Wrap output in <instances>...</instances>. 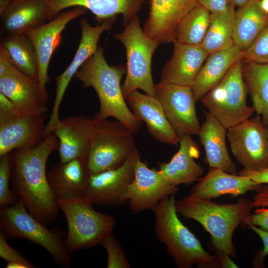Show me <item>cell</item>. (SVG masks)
<instances>
[{"instance_id": "cell-1", "label": "cell", "mask_w": 268, "mask_h": 268, "mask_svg": "<svg viewBox=\"0 0 268 268\" xmlns=\"http://www.w3.org/2000/svg\"><path fill=\"white\" fill-rule=\"evenodd\" d=\"M59 142L57 135L52 133L38 145L13 152L10 178L12 192L23 201L29 213L46 225L56 221L60 210L46 171L48 157L58 150Z\"/></svg>"}, {"instance_id": "cell-2", "label": "cell", "mask_w": 268, "mask_h": 268, "mask_svg": "<svg viewBox=\"0 0 268 268\" xmlns=\"http://www.w3.org/2000/svg\"><path fill=\"white\" fill-rule=\"evenodd\" d=\"M126 71L123 65L109 66L103 49L99 45L95 53L85 61L74 76L83 83V87H92L97 93L100 109L94 118L113 117L135 134L140 130L142 122L128 107L123 95L121 80Z\"/></svg>"}, {"instance_id": "cell-3", "label": "cell", "mask_w": 268, "mask_h": 268, "mask_svg": "<svg viewBox=\"0 0 268 268\" xmlns=\"http://www.w3.org/2000/svg\"><path fill=\"white\" fill-rule=\"evenodd\" d=\"M251 202L252 200L241 199L236 203L218 204L210 199L189 195L176 201L175 207L178 214L202 226L220 253L233 257V233L239 225L249 221L254 208Z\"/></svg>"}, {"instance_id": "cell-4", "label": "cell", "mask_w": 268, "mask_h": 268, "mask_svg": "<svg viewBox=\"0 0 268 268\" xmlns=\"http://www.w3.org/2000/svg\"><path fill=\"white\" fill-rule=\"evenodd\" d=\"M175 195L161 200L152 209L154 231L158 240L167 248L176 266L190 268L219 266L216 257L206 252L199 239L180 220L175 207Z\"/></svg>"}, {"instance_id": "cell-5", "label": "cell", "mask_w": 268, "mask_h": 268, "mask_svg": "<svg viewBox=\"0 0 268 268\" xmlns=\"http://www.w3.org/2000/svg\"><path fill=\"white\" fill-rule=\"evenodd\" d=\"M46 226L29 213L21 199L0 209V232L6 240L27 239L46 250L57 265L69 267L72 252L61 231L50 230Z\"/></svg>"}, {"instance_id": "cell-6", "label": "cell", "mask_w": 268, "mask_h": 268, "mask_svg": "<svg viewBox=\"0 0 268 268\" xmlns=\"http://www.w3.org/2000/svg\"><path fill=\"white\" fill-rule=\"evenodd\" d=\"M126 52V75L122 90L126 100L132 92L141 89L156 96L151 72V61L160 43L148 36L141 28L137 15L126 24L123 31L113 35Z\"/></svg>"}, {"instance_id": "cell-7", "label": "cell", "mask_w": 268, "mask_h": 268, "mask_svg": "<svg viewBox=\"0 0 268 268\" xmlns=\"http://www.w3.org/2000/svg\"><path fill=\"white\" fill-rule=\"evenodd\" d=\"M57 204L67 222L65 241L72 252L101 244L113 233L116 223L114 217L96 211L84 197L58 200Z\"/></svg>"}, {"instance_id": "cell-8", "label": "cell", "mask_w": 268, "mask_h": 268, "mask_svg": "<svg viewBox=\"0 0 268 268\" xmlns=\"http://www.w3.org/2000/svg\"><path fill=\"white\" fill-rule=\"evenodd\" d=\"M242 67V60L235 64L200 100L207 112L227 130L250 118L255 112L247 103L248 92Z\"/></svg>"}, {"instance_id": "cell-9", "label": "cell", "mask_w": 268, "mask_h": 268, "mask_svg": "<svg viewBox=\"0 0 268 268\" xmlns=\"http://www.w3.org/2000/svg\"><path fill=\"white\" fill-rule=\"evenodd\" d=\"M87 163L91 175L119 167L136 150L134 134L117 121L93 118Z\"/></svg>"}, {"instance_id": "cell-10", "label": "cell", "mask_w": 268, "mask_h": 268, "mask_svg": "<svg viewBox=\"0 0 268 268\" xmlns=\"http://www.w3.org/2000/svg\"><path fill=\"white\" fill-rule=\"evenodd\" d=\"M227 138L233 156L244 169L268 168V127L259 115L228 129Z\"/></svg>"}, {"instance_id": "cell-11", "label": "cell", "mask_w": 268, "mask_h": 268, "mask_svg": "<svg viewBox=\"0 0 268 268\" xmlns=\"http://www.w3.org/2000/svg\"><path fill=\"white\" fill-rule=\"evenodd\" d=\"M155 89L156 97L179 139L185 135H198L201 125L191 87L160 81Z\"/></svg>"}, {"instance_id": "cell-12", "label": "cell", "mask_w": 268, "mask_h": 268, "mask_svg": "<svg viewBox=\"0 0 268 268\" xmlns=\"http://www.w3.org/2000/svg\"><path fill=\"white\" fill-rule=\"evenodd\" d=\"M116 19V17L99 22L94 26L90 25L86 18L80 19L81 37L78 49L68 67L56 78V97L49 120L46 124L45 135L53 133L60 122V107L71 78L85 61L97 51L101 35L112 28Z\"/></svg>"}, {"instance_id": "cell-13", "label": "cell", "mask_w": 268, "mask_h": 268, "mask_svg": "<svg viewBox=\"0 0 268 268\" xmlns=\"http://www.w3.org/2000/svg\"><path fill=\"white\" fill-rule=\"evenodd\" d=\"M87 9L74 7L60 13L56 17L39 26L25 32L31 40L36 53L38 78L43 97L48 102L46 86L50 82L48 67L52 55L60 44L62 33L72 20L84 14Z\"/></svg>"}, {"instance_id": "cell-14", "label": "cell", "mask_w": 268, "mask_h": 268, "mask_svg": "<svg viewBox=\"0 0 268 268\" xmlns=\"http://www.w3.org/2000/svg\"><path fill=\"white\" fill-rule=\"evenodd\" d=\"M139 156L136 149L119 167L91 175L84 198L93 205L115 206L128 202V189Z\"/></svg>"}, {"instance_id": "cell-15", "label": "cell", "mask_w": 268, "mask_h": 268, "mask_svg": "<svg viewBox=\"0 0 268 268\" xmlns=\"http://www.w3.org/2000/svg\"><path fill=\"white\" fill-rule=\"evenodd\" d=\"M178 189L158 170L148 168L139 156L135 164L134 179L128 189V202L134 213L152 210L163 198L175 195Z\"/></svg>"}, {"instance_id": "cell-16", "label": "cell", "mask_w": 268, "mask_h": 268, "mask_svg": "<svg viewBox=\"0 0 268 268\" xmlns=\"http://www.w3.org/2000/svg\"><path fill=\"white\" fill-rule=\"evenodd\" d=\"M198 4L197 0H150L143 30L160 44L173 42L179 24Z\"/></svg>"}, {"instance_id": "cell-17", "label": "cell", "mask_w": 268, "mask_h": 268, "mask_svg": "<svg viewBox=\"0 0 268 268\" xmlns=\"http://www.w3.org/2000/svg\"><path fill=\"white\" fill-rule=\"evenodd\" d=\"M0 93L13 103L20 115L43 114L48 111L38 79L16 67L0 77Z\"/></svg>"}, {"instance_id": "cell-18", "label": "cell", "mask_w": 268, "mask_h": 268, "mask_svg": "<svg viewBox=\"0 0 268 268\" xmlns=\"http://www.w3.org/2000/svg\"><path fill=\"white\" fill-rule=\"evenodd\" d=\"M60 160L66 162L88 156L94 133L93 119L80 115L65 118L55 128Z\"/></svg>"}, {"instance_id": "cell-19", "label": "cell", "mask_w": 268, "mask_h": 268, "mask_svg": "<svg viewBox=\"0 0 268 268\" xmlns=\"http://www.w3.org/2000/svg\"><path fill=\"white\" fill-rule=\"evenodd\" d=\"M173 43V56L161 70L160 81L192 87L209 53L201 45Z\"/></svg>"}, {"instance_id": "cell-20", "label": "cell", "mask_w": 268, "mask_h": 268, "mask_svg": "<svg viewBox=\"0 0 268 268\" xmlns=\"http://www.w3.org/2000/svg\"><path fill=\"white\" fill-rule=\"evenodd\" d=\"M90 173L87 157L60 162L47 174L51 191L57 200L84 197Z\"/></svg>"}, {"instance_id": "cell-21", "label": "cell", "mask_w": 268, "mask_h": 268, "mask_svg": "<svg viewBox=\"0 0 268 268\" xmlns=\"http://www.w3.org/2000/svg\"><path fill=\"white\" fill-rule=\"evenodd\" d=\"M46 114L21 115L0 124V156L17 149L40 144L44 135Z\"/></svg>"}, {"instance_id": "cell-22", "label": "cell", "mask_w": 268, "mask_h": 268, "mask_svg": "<svg viewBox=\"0 0 268 268\" xmlns=\"http://www.w3.org/2000/svg\"><path fill=\"white\" fill-rule=\"evenodd\" d=\"M131 110L144 122L150 134L160 142L177 145L180 139L168 121L156 96L132 92L126 99Z\"/></svg>"}, {"instance_id": "cell-23", "label": "cell", "mask_w": 268, "mask_h": 268, "mask_svg": "<svg viewBox=\"0 0 268 268\" xmlns=\"http://www.w3.org/2000/svg\"><path fill=\"white\" fill-rule=\"evenodd\" d=\"M146 0H45L50 20L68 8L81 6L90 10L98 22L121 14L127 24L137 15Z\"/></svg>"}, {"instance_id": "cell-24", "label": "cell", "mask_w": 268, "mask_h": 268, "mask_svg": "<svg viewBox=\"0 0 268 268\" xmlns=\"http://www.w3.org/2000/svg\"><path fill=\"white\" fill-rule=\"evenodd\" d=\"M179 143V150L169 162L159 163V172L176 187L198 181L204 173L202 167L196 161L200 156V149L192 136H184Z\"/></svg>"}, {"instance_id": "cell-25", "label": "cell", "mask_w": 268, "mask_h": 268, "mask_svg": "<svg viewBox=\"0 0 268 268\" xmlns=\"http://www.w3.org/2000/svg\"><path fill=\"white\" fill-rule=\"evenodd\" d=\"M190 195L210 199L224 195H243L256 191L263 185L246 176L232 174L215 168H209L206 175L198 180Z\"/></svg>"}, {"instance_id": "cell-26", "label": "cell", "mask_w": 268, "mask_h": 268, "mask_svg": "<svg viewBox=\"0 0 268 268\" xmlns=\"http://www.w3.org/2000/svg\"><path fill=\"white\" fill-rule=\"evenodd\" d=\"M243 57V51L234 45L210 53L191 87L196 101L201 100L216 85Z\"/></svg>"}, {"instance_id": "cell-27", "label": "cell", "mask_w": 268, "mask_h": 268, "mask_svg": "<svg viewBox=\"0 0 268 268\" xmlns=\"http://www.w3.org/2000/svg\"><path fill=\"white\" fill-rule=\"evenodd\" d=\"M227 130L213 116L205 113V119L198 134L209 168L237 174L236 167L227 150Z\"/></svg>"}, {"instance_id": "cell-28", "label": "cell", "mask_w": 268, "mask_h": 268, "mask_svg": "<svg viewBox=\"0 0 268 268\" xmlns=\"http://www.w3.org/2000/svg\"><path fill=\"white\" fill-rule=\"evenodd\" d=\"M0 17L8 35L24 33L50 20L45 0H13Z\"/></svg>"}, {"instance_id": "cell-29", "label": "cell", "mask_w": 268, "mask_h": 268, "mask_svg": "<svg viewBox=\"0 0 268 268\" xmlns=\"http://www.w3.org/2000/svg\"><path fill=\"white\" fill-rule=\"evenodd\" d=\"M268 25V13L262 9L259 0H249L235 12L234 45L244 51Z\"/></svg>"}, {"instance_id": "cell-30", "label": "cell", "mask_w": 268, "mask_h": 268, "mask_svg": "<svg viewBox=\"0 0 268 268\" xmlns=\"http://www.w3.org/2000/svg\"><path fill=\"white\" fill-rule=\"evenodd\" d=\"M243 64L242 75L252 107L268 127V63Z\"/></svg>"}, {"instance_id": "cell-31", "label": "cell", "mask_w": 268, "mask_h": 268, "mask_svg": "<svg viewBox=\"0 0 268 268\" xmlns=\"http://www.w3.org/2000/svg\"><path fill=\"white\" fill-rule=\"evenodd\" d=\"M234 7L230 3L224 11L210 13L209 27L201 44L209 54L234 45L232 34L236 12Z\"/></svg>"}, {"instance_id": "cell-32", "label": "cell", "mask_w": 268, "mask_h": 268, "mask_svg": "<svg viewBox=\"0 0 268 268\" xmlns=\"http://www.w3.org/2000/svg\"><path fill=\"white\" fill-rule=\"evenodd\" d=\"M1 44L20 71L38 79L36 53L31 40L26 33L9 35L3 39Z\"/></svg>"}, {"instance_id": "cell-33", "label": "cell", "mask_w": 268, "mask_h": 268, "mask_svg": "<svg viewBox=\"0 0 268 268\" xmlns=\"http://www.w3.org/2000/svg\"><path fill=\"white\" fill-rule=\"evenodd\" d=\"M210 15L208 10L198 4L179 24L175 40L186 44L201 45L209 27Z\"/></svg>"}, {"instance_id": "cell-34", "label": "cell", "mask_w": 268, "mask_h": 268, "mask_svg": "<svg viewBox=\"0 0 268 268\" xmlns=\"http://www.w3.org/2000/svg\"><path fill=\"white\" fill-rule=\"evenodd\" d=\"M13 152L0 156V207L15 203L19 200L9 188L12 166Z\"/></svg>"}, {"instance_id": "cell-35", "label": "cell", "mask_w": 268, "mask_h": 268, "mask_svg": "<svg viewBox=\"0 0 268 268\" xmlns=\"http://www.w3.org/2000/svg\"><path fill=\"white\" fill-rule=\"evenodd\" d=\"M242 62L268 63V25L258 35L244 51Z\"/></svg>"}, {"instance_id": "cell-36", "label": "cell", "mask_w": 268, "mask_h": 268, "mask_svg": "<svg viewBox=\"0 0 268 268\" xmlns=\"http://www.w3.org/2000/svg\"><path fill=\"white\" fill-rule=\"evenodd\" d=\"M101 244L107 254V268H130V265L118 240L113 233L105 238Z\"/></svg>"}, {"instance_id": "cell-37", "label": "cell", "mask_w": 268, "mask_h": 268, "mask_svg": "<svg viewBox=\"0 0 268 268\" xmlns=\"http://www.w3.org/2000/svg\"><path fill=\"white\" fill-rule=\"evenodd\" d=\"M0 257L6 262V268H33L36 267L17 250L10 246L0 232Z\"/></svg>"}, {"instance_id": "cell-38", "label": "cell", "mask_w": 268, "mask_h": 268, "mask_svg": "<svg viewBox=\"0 0 268 268\" xmlns=\"http://www.w3.org/2000/svg\"><path fill=\"white\" fill-rule=\"evenodd\" d=\"M246 226L253 230L260 237L264 246L263 249L257 252L255 255L252 262V265L257 268H264V260L268 255V232L253 224H248Z\"/></svg>"}, {"instance_id": "cell-39", "label": "cell", "mask_w": 268, "mask_h": 268, "mask_svg": "<svg viewBox=\"0 0 268 268\" xmlns=\"http://www.w3.org/2000/svg\"><path fill=\"white\" fill-rule=\"evenodd\" d=\"M20 115L13 103L0 93V124L8 122Z\"/></svg>"}, {"instance_id": "cell-40", "label": "cell", "mask_w": 268, "mask_h": 268, "mask_svg": "<svg viewBox=\"0 0 268 268\" xmlns=\"http://www.w3.org/2000/svg\"><path fill=\"white\" fill-rule=\"evenodd\" d=\"M253 224L268 232V207H259L252 213L249 221L244 224Z\"/></svg>"}, {"instance_id": "cell-41", "label": "cell", "mask_w": 268, "mask_h": 268, "mask_svg": "<svg viewBox=\"0 0 268 268\" xmlns=\"http://www.w3.org/2000/svg\"><path fill=\"white\" fill-rule=\"evenodd\" d=\"M197 1L211 13L224 11L231 3L230 0H197Z\"/></svg>"}, {"instance_id": "cell-42", "label": "cell", "mask_w": 268, "mask_h": 268, "mask_svg": "<svg viewBox=\"0 0 268 268\" xmlns=\"http://www.w3.org/2000/svg\"><path fill=\"white\" fill-rule=\"evenodd\" d=\"M238 174L241 176L248 177L258 183L268 184V168L256 171L243 168L239 172Z\"/></svg>"}, {"instance_id": "cell-43", "label": "cell", "mask_w": 268, "mask_h": 268, "mask_svg": "<svg viewBox=\"0 0 268 268\" xmlns=\"http://www.w3.org/2000/svg\"><path fill=\"white\" fill-rule=\"evenodd\" d=\"M251 204L253 207H268V185L263 184L256 191Z\"/></svg>"}, {"instance_id": "cell-44", "label": "cell", "mask_w": 268, "mask_h": 268, "mask_svg": "<svg viewBox=\"0 0 268 268\" xmlns=\"http://www.w3.org/2000/svg\"><path fill=\"white\" fill-rule=\"evenodd\" d=\"M13 0H0V15L4 13Z\"/></svg>"}, {"instance_id": "cell-45", "label": "cell", "mask_w": 268, "mask_h": 268, "mask_svg": "<svg viewBox=\"0 0 268 268\" xmlns=\"http://www.w3.org/2000/svg\"><path fill=\"white\" fill-rule=\"evenodd\" d=\"M249 0H230V3L238 8L246 4Z\"/></svg>"}, {"instance_id": "cell-46", "label": "cell", "mask_w": 268, "mask_h": 268, "mask_svg": "<svg viewBox=\"0 0 268 268\" xmlns=\"http://www.w3.org/2000/svg\"><path fill=\"white\" fill-rule=\"evenodd\" d=\"M259 3L262 9L268 13V0H259Z\"/></svg>"}]
</instances>
